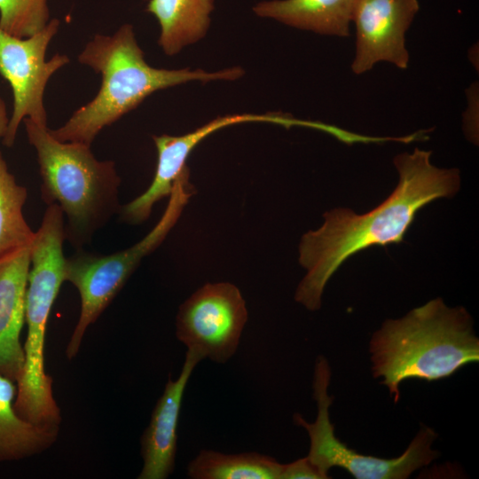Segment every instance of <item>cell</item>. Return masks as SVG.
I'll use <instances>...</instances> for the list:
<instances>
[{"label":"cell","instance_id":"obj_1","mask_svg":"<svg viewBox=\"0 0 479 479\" xmlns=\"http://www.w3.org/2000/svg\"><path fill=\"white\" fill-rule=\"evenodd\" d=\"M430 156L419 148L397 154L393 161L398 183L383 202L362 215L344 208L329 210L318 230L303 234L299 263L307 272L295 291L297 302L309 310L320 309L327 282L346 260L372 247L402 242L420 209L459 191V170L437 168Z\"/></svg>","mask_w":479,"mask_h":479},{"label":"cell","instance_id":"obj_2","mask_svg":"<svg viewBox=\"0 0 479 479\" xmlns=\"http://www.w3.org/2000/svg\"><path fill=\"white\" fill-rule=\"evenodd\" d=\"M78 62L100 75V88L62 126L50 130L60 141L89 145L103 129L134 110L155 91L191 81H234L244 75L239 67L216 72L153 67L145 61L130 24L122 25L111 35H95L78 55Z\"/></svg>","mask_w":479,"mask_h":479},{"label":"cell","instance_id":"obj_3","mask_svg":"<svg viewBox=\"0 0 479 479\" xmlns=\"http://www.w3.org/2000/svg\"><path fill=\"white\" fill-rule=\"evenodd\" d=\"M369 352L373 376L397 403L406 380L439 381L478 363L479 339L463 306L449 307L436 297L385 320L372 335Z\"/></svg>","mask_w":479,"mask_h":479},{"label":"cell","instance_id":"obj_4","mask_svg":"<svg viewBox=\"0 0 479 479\" xmlns=\"http://www.w3.org/2000/svg\"><path fill=\"white\" fill-rule=\"evenodd\" d=\"M35 148L44 203L57 205L64 216L65 238L77 249L119 213L121 178L113 161L98 160L90 145L55 138L47 126L23 121Z\"/></svg>","mask_w":479,"mask_h":479},{"label":"cell","instance_id":"obj_5","mask_svg":"<svg viewBox=\"0 0 479 479\" xmlns=\"http://www.w3.org/2000/svg\"><path fill=\"white\" fill-rule=\"evenodd\" d=\"M64 224L60 208L55 204L47 206L30 246L25 362L16 382L14 406L23 419L37 425L59 426L61 422L60 409L53 395V380L45 371L44 346L50 313L65 281Z\"/></svg>","mask_w":479,"mask_h":479},{"label":"cell","instance_id":"obj_6","mask_svg":"<svg viewBox=\"0 0 479 479\" xmlns=\"http://www.w3.org/2000/svg\"><path fill=\"white\" fill-rule=\"evenodd\" d=\"M195 192L187 166L175 180L167 208L155 226L131 247L109 255L77 249L66 258L65 281L77 289L81 309L66 355L74 358L87 329L98 318L123 287L144 257L154 251L177 222L185 206Z\"/></svg>","mask_w":479,"mask_h":479},{"label":"cell","instance_id":"obj_7","mask_svg":"<svg viewBox=\"0 0 479 479\" xmlns=\"http://www.w3.org/2000/svg\"><path fill=\"white\" fill-rule=\"evenodd\" d=\"M331 368L323 356L315 363L313 397L318 413L314 422L306 421L300 413L294 415L295 425L302 427L310 437L307 458L318 468L324 479L329 478L333 467H341L357 479H407L416 470L429 465L440 456L431 448L437 434L422 425L404 453L397 458L384 459L357 452L341 442L334 434L329 408L333 397L328 395Z\"/></svg>","mask_w":479,"mask_h":479},{"label":"cell","instance_id":"obj_8","mask_svg":"<svg viewBox=\"0 0 479 479\" xmlns=\"http://www.w3.org/2000/svg\"><path fill=\"white\" fill-rule=\"evenodd\" d=\"M59 27L52 19L40 32L20 38L0 28V75L8 82L13 95V108L3 143L13 145L19 127L28 118L47 126L43 96L50 78L69 63L67 55L57 53L46 59L49 44Z\"/></svg>","mask_w":479,"mask_h":479},{"label":"cell","instance_id":"obj_9","mask_svg":"<svg viewBox=\"0 0 479 479\" xmlns=\"http://www.w3.org/2000/svg\"><path fill=\"white\" fill-rule=\"evenodd\" d=\"M247 321L246 302L236 286L208 283L179 307L176 335L202 359L223 364L235 354Z\"/></svg>","mask_w":479,"mask_h":479},{"label":"cell","instance_id":"obj_10","mask_svg":"<svg viewBox=\"0 0 479 479\" xmlns=\"http://www.w3.org/2000/svg\"><path fill=\"white\" fill-rule=\"evenodd\" d=\"M419 9L418 0H357L352 16L356 26L353 73L364 74L381 61L405 69L409 62L405 33Z\"/></svg>","mask_w":479,"mask_h":479},{"label":"cell","instance_id":"obj_11","mask_svg":"<svg viewBox=\"0 0 479 479\" xmlns=\"http://www.w3.org/2000/svg\"><path fill=\"white\" fill-rule=\"evenodd\" d=\"M268 114H233L219 116L195 130L182 136H153L158 160L153 179L149 187L130 202L121 206L120 219L129 224H140L147 220L153 205L169 196L173 184L184 168L185 161L204 138L214 132L240 123L268 122Z\"/></svg>","mask_w":479,"mask_h":479},{"label":"cell","instance_id":"obj_12","mask_svg":"<svg viewBox=\"0 0 479 479\" xmlns=\"http://www.w3.org/2000/svg\"><path fill=\"white\" fill-rule=\"evenodd\" d=\"M202 358L192 350L186 352L178 377H171L153 411L148 427L141 437L143 467L139 479H165L175 467L177 425L185 387L196 365Z\"/></svg>","mask_w":479,"mask_h":479},{"label":"cell","instance_id":"obj_13","mask_svg":"<svg viewBox=\"0 0 479 479\" xmlns=\"http://www.w3.org/2000/svg\"><path fill=\"white\" fill-rule=\"evenodd\" d=\"M30 246L0 258V374L15 382L25 362L20 334L25 323Z\"/></svg>","mask_w":479,"mask_h":479},{"label":"cell","instance_id":"obj_14","mask_svg":"<svg viewBox=\"0 0 479 479\" xmlns=\"http://www.w3.org/2000/svg\"><path fill=\"white\" fill-rule=\"evenodd\" d=\"M357 0H272L258 3L254 12L296 28L348 36Z\"/></svg>","mask_w":479,"mask_h":479},{"label":"cell","instance_id":"obj_15","mask_svg":"<svg viewBox=\"0 0 479 479\" xmlns=\"http://www.w3.org/2000/svg\"><path fill=\"white\" fill-rule=\"evenodd\" d=\"M17 384L0 374V462L39 454L57 440L59 427L37 425L23 419L14 406Z\"/></svg>","mask_w":479,"mask_h":479},{"label":"cell","instance_id":"obj_16","mask_svg":"<svg viewBox=\"0 0 479 479\" xmlns=\"http://www.w3.org/2000/svg\"><path fill=\"white\" fill-rule=\"evenodd\" d=\"M213 10L214 0H150L146 7L159 22L158 43L168 56L206 35Z\"/></svg>","mask_w":479,"mask_h":479},{"label":"cell","instance_id":"obj_17","mask_svg":"<svg viewBox=\"0 0 479 479\" xmlns=\"http://www.w3.org/2000/svg\"><path fill=\"white\" fill-rule=\"evenodd\" d=\"M283 464L257 452L224 454L201 450L189 463L193 479H279Z\"/></svg>","mask_w":479,"mask_h":479},{"label":"cell","instance_id":"obj_18","mask_svg":"<svg viewBox=\"0 0 479 479\" xmlns=\"http://www.w3.org/2000/svg\"><path fill=\"white\" fill-rule=\"evenodd\" d=\"M27 197L0 153V258L29 247L35 238L23 215Z\"/></svg>","mask_w":479,"mask_h":479},{"label":"cell","instance_id":"obj_19","mask_svg":"<svg viewBox=\"0 0 479 479\" xmlns=\"http://www.w3.org/2000/svg\"><path fill=\"white\" fill-rule=\"evenodd\" d=\"M50 20L47 0H0V28L12 35L32 36Z\"/></svg>","mask_w":479,"mask_h":479},{"label":"cell","instance_id":"obj_20","mask_svg":"<svg viewBox=\"0 0 479 479\" xmlns=\"http://www.w3.org/2000/svg\"><path fill=\"white\" fill-rule=\"evenodd\" d=\"M279 479H324L307 457L283 464Z\"/></svg>","mask_w":479,"mask_h":479},{"label":"cell","instance_id":"obj_21","mask_svg":"<svg viewBox=\"0 0 479 479\" xmlns=\"http://www.w3.org/2000/svg\"><path fill=\"white\" fill-rule=\"evenodd\" d=\"M9 118L6 105L0 97V139H3L6 133Z\"/></svg>","mask_w":479,"mask_h":479}]
</instances>
